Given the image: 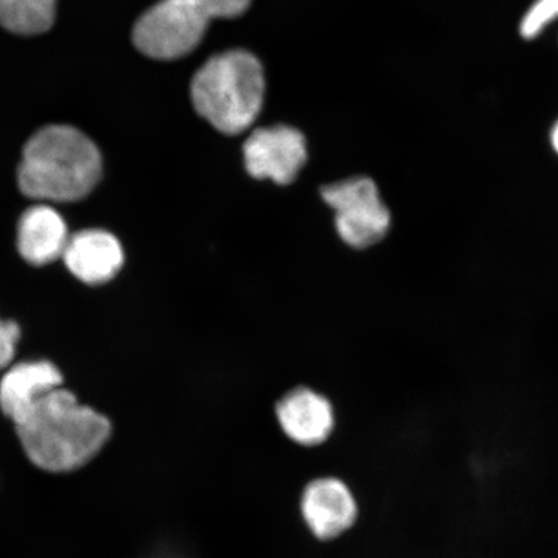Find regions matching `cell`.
I'll use <instances>...</instances> for the list:
<instances>
[{
  "label": "cell",
  "mask_w": 558,
  "mask_h": 558,
  "mask_svg": "<svg viewBox=\"0 0 558 558\" xmlns=\"http://www.w3.org/2000/svg\"><path fill=\"white\" fill-rule=\"evenodd\" d=\"M74 277L87 284H102L113 279L123 267L124 253L113 234L99 229L83 230L70 236L64 255Z\"/></svg>",
  "instance_id": "9"
},
{
  "label": "cell",
  "mask_w": 558,
  "mask_h": 558,
  "mask_svg": "<svg viewBox=\"0 0 558 558\" xmlns=\"http://www.w3.org/2000/svg\"><path fill=\"white\" fill-rule=\"evenodd\" d=\"M20 327L13 320L0 319V368L10 365L15 355Z\"/></svg>",
  "instance_id": "14"
},
{
  "label": "cell",
  "mask_w": 558,
  "mask_h": 558,
  "mask_svg": "<svg viewBox=\"0 0 558 558\" xmlns=\"http://www.w3.org/2000/svg\"><path fill=\"white\" fill-rule=\"evenodd\" d=\"M251 0H160L137 20L132 39L148 58L173 60L191 53L215 19L236 17Z\"/></svg>",
  "instance_id": "4"
},
{
  "label": "cell",
  "mask_w": 558,
  "mask_h": 558,
  "mask_svg": "<svg viewBox=\"0 0 558 558\" xmlns=\"http://www.w3.org/2000/svg\"><path fill=\"white\" fill-rule=\"evenodd\" d=\"M60 369L48 361L24 362L0 381V408L16 423L35 403L61 388Z\"/></svg>",
  "instance_id": "11"
},
{
  "label": "cell",
  "mask_w": 558,
  "mask_h": 558,
  "mask_svg": "<svg viewBox=\"0 0 558 558\" xmlns=\"http://www.w3.org/2000/svg\"><path fill=\"white\" fill-rule=\"evenodd\" d=\"M70 240L62 216L50 206H34L21 216L17 248L24 259L41 267L62 259Z\"/></svg>",
  "instance_id": "10"
},
{
  "label": "cell",
  "mask_w": 558,
  "mask_h": 558,
  "mask_svg": "<svg viewBox=\"0 0 558 558\" xmlns=\"http://www.w3.org/2000/svg\"><path fill=\"white\" fill-rule=\"evenodd\" d=\"M265 93L259 60L246 51L215 56L192 82L195 110L226 135L246 131L259 116Z\"/></svg>",
  "instance_id": "3"
},
{
  "label": "cell",
  "mask_w": 558,
  "mask_h": 558,
  "mask_svg": "<svg viewBox=\"0 0 558 558\" xmlns=\"http://www.w3.org/2000/svg\"><path fill=\"white\" fill-rule=\"evenodd\" d=\"M302 511L306 523L319 539H332L351 527L357 518V505L344 483L325 477L306 486Z\"/></svg>",
  "instance_id": "8"
},
{
  "label": "cell",
  "mask_w": 558,
  "mask_h": 558,
  "mask_svg": "<svg viewBox=\"0 0 558 558\" xmlns=\"http://www.w3.org/2000/svg\"><path fill=\"white\" fill-rule=\"evenodd\" d=\"M243 155L251 177L289 185L306 162V143L302 132L275 125L254 131L243 145Z\"/></svg>",
  "instance_id": "6"
},
{
  "label": "cell",
  "mask_w": 558,
  "mask_h": 558,
  "mask_svg": "<svg viewBox=\"0 0 558 558\" xmlns=\"http://www.w3.org/2000/svg\"><path fill=\"white\" fill-rule=\"evenodd\" d=\"M99 149L70 125H48L26 143L19 186L26 197L47 202L86 198L101 178Z\"/></svg>",
  "instance_id": "2"
},
{
  "label": "cell",
  "mask_w": 558,
  "mask_h": 558,
  "mask_svg": "<svg viewBox=\"0 0 558 558\" xmlns=\"http://www.w3.org/2000/svg\"><path fill=\"white\" fill-rule=\"evenodd\" d=\"M335 211V229L348 247L366 250L386 239L392 216L373 180L355 178L320 190Z\"/></svg>",
  "instance_id": "5"
},
{
  "label": "cell",
  "mask_w": 558,
  "mask_h": 558,
  "mask_svg": "<svg viewBox=\"0 0 558 558\" xmlns=\"http://www.w3.org/2000/svg\"><path fill=\"white\" fill-rule=\"evenodd\" d=\"M54 19L56 0H0V25L11 33H46Z\"/></svg>",
  "instance_id": "12"
},
{
  "label": "cell",
  "mask_w": 558,
  "mask_h": 558,
  "mask_svg": "<svg viewBox=\"0 0 558 558\" xmlns=\"http://www.w3.org/2000/svg\"><path fill=\"white\" fill-rule=\"evenodd\" d=\"M550 142H553L554 149L558 155V122L555 124L553 134H550Z\"/></svg>",
  "instance_id": "15"
},
{
  "label": "cell",
  "mask_w": 558,
  "mask_h": 558,
  "mask_svg": "<svg viewBox=\"0 0 558 558\" xmlns=\"http://www.w3.org/2000/svg\"><path fill=\"white\" fill-rule=\"evenodd\" d=\"M21 445L41 470L68 472L85 465L107 444V417L81 404L66 389L58 388L15 423Z\"/></svg>",
  "instance_id": "1"
},
{
  "label": "cell",
  "mask_w": 558,
  "mask_h": 558,
  "mask_svg": "<svg viewBox=\"0 0 558 558\" xmlns=\"http://www.w3.org/2000/svg\"><path fill=\"white\" fill-rule=\"evenodd\" d=\"M276 417L284 436L300 446L323 445L337 425L332 402L311 387H296L276 404Z\"/></svg>",
  "instance_id": "7"
},
{
  "label": "cell",
  "mask_w": 558,
  "mask_h": 558,
  "mask_svg": "<svg viewBox=\"0 0 558 558\" xmlns=\"http://www.w3.org/2000/svg\"><path fill=\"white\" fill-rule=\"evenodd\" d=\"M557 17L558 0H535L521 21L520 33L525 39H534Z\"/></svg>",
  "instance_id": "13"
}]
</instances>
